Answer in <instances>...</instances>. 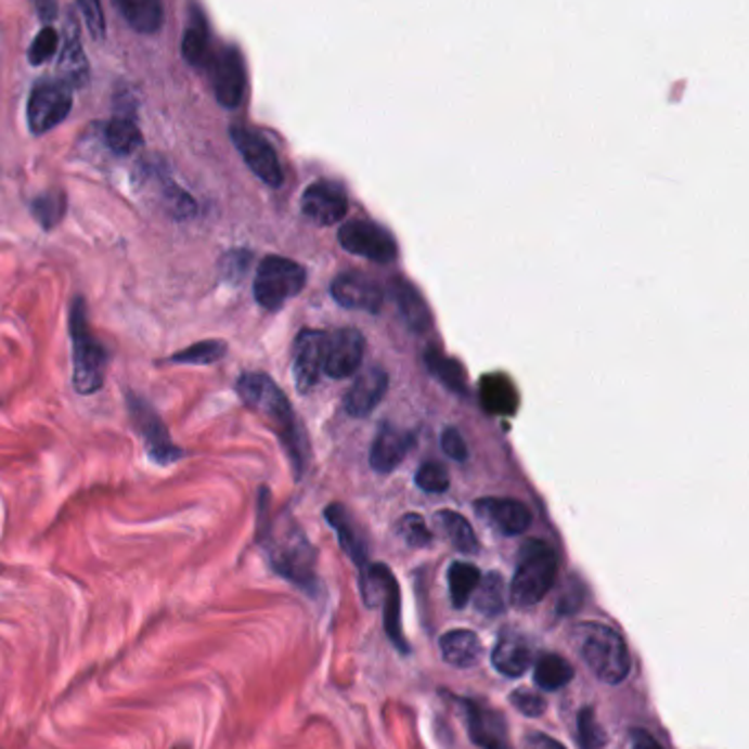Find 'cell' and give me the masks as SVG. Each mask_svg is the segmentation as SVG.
<instances>
[{
	"instance_id": "4fadbf2b",
	"label": "cell",
	"mask_w": 749,
	"mask_h": 749,
	"mask_svg": "<svg viewBox=\"0 0 749 749\" xmlns=\"http://www.w3.org/2000/svg\"><path fill=\"white\" fill-rule=\"evenodd\" d=\"M270 557L274 568L285 574L289 581L309 587L313 583V548L298 530L283 532V538L272 544Z\"/></svg>"
},
{
	"instance_id": "d6a6232c",
	"label": "cell",
	"mask_w": 749,
	"mask_h": 749,
	"mask_svg": "<svg viewBox=\"0 0 749 749\" xmlns=\"http://www.w3.org/2000/svg\"><path fill=\"white\" fill-rule=\"evenodd\" d=\"M182 55L191 66H206L210 60L208 51V27L202 14H193L184 38H182Z\"/></svg>"
},
{
	"instance_id": "f1b7e54d",
	"label": "cell",
	"mask_w": 749,
	"mask_h": 749,
	"mask_svg": "<svg viewBox=\"0 0 749 749\" xmlns=\"http://www.w3.org/2000/svg\"><path fill=\"white\" fill-rule=\"evenodd\" d=\"M572 677H574L572 664L557 654H544L538 662H534V684L544 690H559L568 686Z\"/></svg>"
},
{
	"instance_id": "7402d4cb",
	"label": "cell",
	"mask_w": 749,
	"mask_h": 749,
	"mask_svg": "<svg viewBox=\"0 0 749 749\" xmlns=\"http://www.w3.org/2000/svg\"><path fill=\"white\" fill-rule=\"evenodd\" d=\"M480 654V637L469 629H454L441 637V656L454 669H472Z\"/></svg>"
},
{
	"instance_id": "9a60e30c",
	"label": "cell",
	"mask_w": 749,
	"mask_h": 749,
	"mask_svg": "<svg viewBox=\"0 0 749 749\" xmlns=\"http://www.w3.org/2000/svg\"><path fill=\"white\" fill-rule=\"evenodd\" d=\"M325 343L327 334L323 332L305 330L298 334L294 345V382L300 392H309L325 371Z\"/></svg>"
},
{
	"instance_id": "8d00e7d4",
	"label": "cell",
	"mask_w": 749,
	"mask_h": 749,
	"mask_svg": "<svg viewBox=\"0 0 749 749\" xmlns=\"http://www.w3.org/2000/svg\"><path fill=\"white\" fill-rule=\"evenodd\" d=\"M397 530H399V534H401V540H403L408 546H412V548H423V546H427V544L432 542L430 530H427L423 517L416 515V513L403 515V517L399 519V524H397Z\"/></svg>"
},
{
	"instance_id": "d590c367",
	"label": "cell",
	"mask_w": 749,
	"mask_h": 749,
	"mask_svg": "<svg viewBox=\"0 0 749 749\" xmlns=\"http://www.w3.org/2000/svg\"><path fill=\"white\" fill-rule=\"evenodd\" d=\"M227 353V345L220 340H204L197 345H191L184 351H178L169 358L173 364H212L222 360Z\"/></svg>"
},
{
	"instance_id": "8992f818",
	"label": "cell",
	"mask_w": 749,
	"mask_h": 749,
	"mask_svg": "<svg viewBox=\"0 0 749 749\" xmlns=\"http://www.w3.org/2000/svg\"><path fill=\"white\" fill-rule=\"evenodd\" d=\"M305 281L307 272L300 263L285 257H266L255 276V298L266 309H279L305 287Z\"/></svg>"
},
{
	"instance_id": "b9f144b4",
	"label": "cell",
	"mask_w": 749,
	"mask_h": 749,
	"mask_svg": "<svg viewBox=\"0 0 749 749\" xmlns=\"http://www.w3.org/2000/svg\"><path fill=\"white\" fill-rule=\"evenodd\" d=\"M77 5L86 18V25L92 38L101 40L105 36V16H103L101 0H77Z\"/></svg>"
},
{
	"instance_id": "5bb4252c",
	"label": "cell",
	"mask_w": 749,
	"mask_h": 749,
	"mask_svg": "<svg viewBox=\"0 0 749 749\" xmlns=\"http://www.w3.org/2000/svg\"><path fill=\"white\" fill-rule=\"evenodd\" d=\"M300 208L311 222L320 227H332L347 216L349 199L340 184L332 180H318L305 189Z\"/></svg>"
},
{
	"instance_id": "9c48e42d",
	"label": "cell",
	"mask_w": 749,
	"mask_h": 749,
	"mask_svg": "<svg viewBox=\"0 0 749 749\" xmlns=\"http://www.w3.org/2000/svg\"><path fill=\"white\" fill-rule=\"evenodd\" d=\"M208 73L216 99L224 108H237L246 94V64L235 47H224L218 55H210Z\"/></svg>"
},
{
	"instance_id": "83f0119b",
	"label": "cell",
	"mask_w": 749,
	"mask_h": 749,
	"mask_svg": "<svg viewBox=\"0 0 749 749\" xmlns=\"http://www.w3.org/2000/svg\"><path fill=\"white\" fill-rule=\"evenodd\" d=\"M66 210H68V199L64 191L60 189L40 193L31 199V216L40 224L42 231L57 229L66 218Z\"/></svg>"
},
{
	"instance_id": "836d02e7",
	"label": "cell",
	"mask_w": 749,
	"mask_h": 749,
	"mask_svg": "<svg viewBox=\"0 0 749 749\" xmlns=\"http://www.w3.org/2000/svg\"><path fill=\"white\" fill-rule=\"evenodd\" d=\"M474 603L476 609L489 618L498 616L504 611V603H506V594H504V581L500 574L489 572L487 577L480 579V585L474 594Z\"/></svg>"
},
{
	"instance_id": "cb8c5ba5",
	"label": "cell",
	"mask_w": 749,
	"mask_h": 749,
	"mask_svg": "<svg viewBox=\"0 0 749 749\" xmlns=\"http://www.w3.org/2000/svg\"><path fill=\"white\" fill-rule=\"evenodd\" d=\"M392 298L399 307V313L403 315L405 320V325L412 330V332H425V330H430V309H427L423 296L414 289V285H410L408 281L403 279H395L392 281Z\"/></svg>"
},
{
	"instance_id": "277c9868",
	"label": "cell",
	"mask_w": 749,
	"mask_h": 749,
	"mask_svg": "<svg viewBox=\"0 0 749 749\" xmlns=\"http://www.w3.org/2000/svg\"><path fill=\"white\" fill-rule=\"evenodd\" d=\"M237 390H240V397L244 399V403L250 410L259 412L274 427L279 437L289 445L294 461L300 463V456L296 452V445H298L296 421H294L289 401L285 399L281 388L270 377H266L263 373H246L240 379Z\"/></svg>"
},
{
	"instance_id": "ab89813d",
	"label": "cell",
	"mask_w": 749,
	"mask_h": 749,
	"mask_svg": "<svg viewBox=\"0 0 749 749\" xmlns=\"http://www.w3.org/2000/svg\"><path fill=\"white\" fill-rule=\"evenodd\" d=\"M57 44H60L57 34H55L51 27H44V29L38 34V38L34 40L31 49H29V62H31L34 66L44 64L47 60L53 57V53L57 51Z\"/></svg>"
},
{
	"instance_id": "2e32d148",
	"label": "cell",
	"mask_w": 749,
	"mask_h": 749,
	"mask_svg": "<svg viewBox=\"0 0 749 749\" xmlns=\"http://www.w3.org/2000/svg\"><path fill=\"white\" fill-rule=\"evenodd\" d=\"M364 358V338L356 330H340L327 336L325 343V373L334 379L356 375Z\"/></svg>"
},
{
	"instance_id": "4dcf8cb0",
	"label": "cell",
	"mask_w": 749,
	"mask_h": 749,
	"mask_svg": "<svg viewBox=\"0 0 749 749\" xmlns=\"http://www.w3.org/2000/svg\"><path fill=\"white\" fill-rule=\"evenodd\" d=\"M480 570L472 564L465 561H456L452 564L450 572H448V581H450V596H452V605L456 609H463L469 598L476 594L478 585H480Z\"/></svg>"
},
{
	"instance_id": "5b68a950",
	"label": "cell",
	"mask_w": 749,
	"mask_h": 749,
	"mask_svg": "<svg viewBox=\"0 0 749 749\" xmlns=\"http://www.w3.org/2000/svg\"><path fill=\"white\" fill-rule=\"evenodd\" d=\"M360 587L369 607H384V627L390 642L401 654H408L410 647L401 627V596L392 572L382 564H369L364 570H360Z\"/></svg>"
},
{
	"instance_id": "3957f363",
	"label": "cell",
	"mask_w": 749,
	"mask_h": 749,
	"mask_svg": "<svg viewBox=\"0 0 749 749\" xmlns=\"http://www.w3.org/2000/svg\"><path fill=\"white\" fill-rule=\"evenodd\" d=\"M557 570V553L542 540H528L517 557V568L511 583V601L517 607L538 605L555 585Z\"/></svg>"
},
{
	"instance_id": "f35d334b",
	"label": "cell",
	"mask_w": 749,
	"mask_h": 749,
	"mask_svg": "<svg viewBox=\"0 0 749 749\" xmlns=\"http://www.w3.org/2000/svg\"><path fill=\"white\" fill-rule=\"evenodd\" d=\"M416 485L427 493H443L450 487V478L441 465L423 463L416 472Z\"/></svg>"
},
{
	"instance_id": "f6af8a7d",
	"label": "cell",
	"mask_w": 749,
	"mask_h": 749,
	"mask_svg": "<svg viewBox=\"0 0 749 749\" xmlns=\"http://www.w3.org/2000/svg\"><path fill=\"white\" fill-rule=\"evenodd\" d=\"M631 749H664V747L649 732L635 729L631 734Z\"/></svg>"
},
{
	"instance_id": "7c38bea8",
	"label": "cell",
	"mask_w": 749,
	"mask_h": 749,
	"mask_svg": "<svg viewBox=\"0 0 749 749\" xmlns=\"http://www.w3.org/2000/svg\"><path fill=\"white\" fill-rule=\"evenodd\" d=\"M231 139L235 147L240 150L244 163L250 167V171L261 178L270 186H281L283 182V167L274 152V147L255 130L246 126H233Z\"/></svg>"
},
{
	"instance_id": "f546056e",
	"label": "cell",
	"mask_w": 749,
	"mask_h": 749,
	"mask_svg": "<svg viewBox=\"0 0 749 749\" xmlns=\"http://www.w3.org/2000/svg\"><path fill=\"white\" fill-rule=\"evenodd\" d=\"M105 145L117 156H130L143 145V134L139 126L128 117H115L105 126Z\"/></svg>"
},
{
	"instance_id": "8fae6325",
	"label": "cell",
	"mask_w": 749,
	"mask_h": 749,
	"mask_svg": "<svg viewBox=\"0 0 749 749\" xmlns=\"http://www.w3.org/2000/svg\"><path fill=\"white\" fill-rule=\"evenodd\" d=\"M467 719V732L480 749H513L508 725L500 710L482 699H461Z\"/></svg>"
},
{
	"instance_id": "bcb514c9",
	"label": "cell",
	"mask_w": 749,
	"mask_h": 749,
	"mask_svg": "<svg viewBox=\"0 0 749 749\" xmlns=\"http://www.w3.org/2000/svg\"><path fill=\"white\" fill-rule=\"evenodd\" d=\"M36 5L42 14V18H55V5H53V0H36Z\"/></svg>"
},
{
	"instance_id": "ba28073f",
	"label": "cell",
	"mask_w": 749,
	"mask_h": 749,
	"mask_svg": "<svg viewBox=\"0 0 749 749\" xmlns=\"http://www.w3.org/2000/svg\"><path fill=\"white\" fill-rule=\"evenodd\" d=\"M128 410H130L137 432L143 437L147 454L154 463L171 465L182 456V450L176 448V443L171 441L167 432V425L143 397L128 392Z\"/></svg>"
},
{
	"instance_id": "d6986e66",
	"label": "cell",
	"mask_w": 749,
	"mask_h": 749,
	"mask_svg": "<svg viewBox=\"0 0 749 749\" xmlns=\"http://www.w3.org/2000/svg\"><path fill=\"white\" fill-rule=\"evenodd\" d=\"M491 662L493 669L504 677H521L532 664V649L528 645V640L513 631L502 633L491 654Z\"/></svg>"
},
{
	"instance_id": "44dd1931",
	"label": "cell",
	"mask_w": 749,
	"mask_h": 749,
	"mask_svg": "<svg viewBox=\"0 0 749 749\" xmlns=\"http://www.w3.org/2000/svg\"><path fill=\"white\" fill-rule=\"evenodd\" d=\"M410 448H412L410 435L395 430V427L390 425H384L371 448V467L379 474H390L392 469L399 467V463L405 459Z\"/></svg>"
},
{
	"instance_id": "7a4b0ae2",
	"label": "cell",
	"mask_w": 749,
	"mask_h": 749,
	"mask_svg": "<svg viewBox=\"0 0 749 749\" xmlns=\"http://www.w3.org/2000/svg\"><path fill=\"white\" fill-rule=\"evenodd\" d=\"M579 654L587 669L605 684H620L631 673V656L622 635L601 622H585L577 631Z\"/></svg>"
},
{
	"instance_id": "30bf717a",
	"label": "cell",
	"mask_w": 749,
	"mask_h": 749,
	"mask_svg": "<svg viewBox=\"0 0 749 749\" xmlns=\"http://www.w3.org/2000/svg\"><path fill=\"white\" fill-rule=\"evenodd\" d=\"M340 246L351 255L371 259L375 263H390L397 257V244L392 235L373 222H349L340 229Z\"/></svg>"
},
{
	"instance_id": "e0dca14e",
	"label": "cell",
	"mask_w": 749,
	"mask_h": 749,
	"mask_svg": "<svg viewBox=\"0 0 749 749\" xmlns=\"http://www.w3.org/2000/svg\"><path fill=\"white\" fill-rule=\"evenodd\" d=\"M332 296L347 309L379 311L384 305V289L366 274L345 272L332 283Z\"/></svg>"
},
{
	"instance_id": "d4e9b609",
	"label": "cell",
	"mask_w": 749,
	"mask_h": 749,
	"mask_svg": "<svg viewBox=\"0 0 749 749\" xmlns=\"http://www.w3.org/2000/svg\"><path fill=\"white\" fill-rule=\"evenodd\" d=\"M115 5L139 34H156L163 27L165 12L160 0H115Z\"/></svg>"
},
{
	"instance_id": "ffe728a7",
	"label": "cell",
	"mask_w": 749,
	"mask_h": 749,
	"mask_svg": "<svg viewBox=\"0 0 749 749\" xmlns=\"http://www.w3.org/2000/svg\"><path fill=\"white\" fill-rule=\"evenodd\" d=\"M476 508L493 528H498L504 534H519L528 530L530 519H532L528 506L517 500L487 498V500H480Z\"/></svg>"
},
{
	"instance_id": "52a82bcc",
	"label": "cell",
	"mask_w": 749,
	"mask_h": 749,
	"mask_svg": "<svg viewBox=\"0 0 749 749\" xmlns=\"http://www.w3.org/2000/svg\"><path fill=\"white\" fill-rule=\"evenodd\" d=\"M73 111L70 88L62 81H42L34 88L27 105L29 130L36 137H42L57 128Z\"/></svg>"
},
{
	"instance_id": "7bdbcfd3",
	"label": "cell",
	"mask_w": 749,
	"mask_h": 749,
	"mask_svg": "<svg viewBox=\"0 0 749 749\" xmlns=\"http://www.w3.org/2000/svg\"><path fill=\"white\" fill-rule=\"evenodd\" d=\"M441 445L445 450V454L459 463L467 461V445H465V439L459 430H454V427H448V430L443 432L441 437Z\"/></svg>"
},
{
	"instance_id": "74e56055",
	"label": "cell",
	"mask_w": 749,
	"mask_h": 749,
	"mask_svg": "<svg viewBox=\"0 0 749 749\" xmlns=\"http://www.w3.org/2000/svg\"><path fill=\"white\" fill-rule=\"evenodd\" d=\"M577 729H579V745H581V749H601L607 742L605 729L596 721V714H594L592 708H583L579 712Z\"/></svg>"
},
{
	"instance_id": "60d3db41",
	"label": "cell",
	"mask_w": 749,
	"mask_h": 749,
	"mask_svg": "<svg viewBox=\"0 0 749 749\" xmlns=\"http://www.w3.org/2000/svg\"><path fill=\"white\" fill-rule=\"evenodd\" d=\"M511 703L524 714V716H542L546 712V699L538 693L526 690V688H517L515 693H511Z\"/></svg>"
},
{
	"instance_id": "603a6c76",
	"label": "cell",
	"mask_w": 749,
	"mask_h": 749,
	"mask_svg": "<svg viewBox=\"0 0 749 749\" xmlns=\"http://www.w3.org/2000/svg\"><path fill=\"white\" fill-rule=\"evenodd\" d=\"M327 521L334 526L336 534H338V542L345 548V553L353 559V564L362 570L369 566V557H366V546L362 542V534L358 532L356 521L351 519L349 511L340 504H332L327 511Z\"/></svg>"
},
{
	"instance_id": "e575fe53",
	"label": "cell",
	"mask_w": 749,
	"mask_h": 749,
	"mask_svg": "<svg viewBox=\"0 0 749 749\" xmlns=\"http://www.w3.org/2000/svg\"><path fill=\"white\" fill-rule=\"evenodd\" d=\"M425 366L454 392H461V395L465 392V371L456 360L443 356L437 349H430V351H425Z\"/></svg>"
},
{
	"instance_id": "484cf974",
	"label": "cell",
	"mask_w": 749,
	"mask_h": 749,
	"mask_svg": "<svg viewBox=\"0 0 749 749\" xmlns=\"http://www.w3.org/2000/svg\"><path fill=\"white\" fill-rule=\"evenodd\" d=\"M480 401L489 414H513L517 390L504 375H487L480 382Z\"/></svg>"
},
{
	"instance_id": "1f68e13d",
	"label": "cell",
	"mask_w": 749,
	"mask_h": 749,
	"mask_svg": "<svg viewBox=\"0 0 749 749\" xmlns=\"http://www.w3.org/2000/svg\"><path fill=\"white\" fill-rule=\"evenodd\" d=\"M437 524L441 526V530L448 534V540L461 551V553H476L478 551V540H476V532L472 528V524L454 513V511H439L437 513Z\"/></svg>"
},
{
	"instance_id": "4316f807",
	"label": "cell",
	"mask_w": 749,
	"mask_h": 749,
	"mask_svg": "<svg viewBox=\"0 0 749 749\" xmlns=\"http://www.w3.org/2000/svg\"><path fill=\"white\" fill-rule=\"evenodd\" d=\"M60 77H62V83H66L68 88H81L88 83V60L81 51V44H79V36L77 31L73 29L70 36L66 38V44H64V51L60 55Z\"/></svg>"
},
{
	"instance_id": "6da1fadb",
	"label": "cell",
	"mask_w": 749,
	"mask_h": 749,
	"mask_svg": "<svg viewBox=\"0 0 749 749\" xmlns=\"http://www.w3.org/2000/svg\"><path fill=\"white\" fill-rule=\"evenodd\" d=\"M68 336L73 349V388L81 397H90L105 386L108 377V349L92 334L88 305L83 296H75L68 309Z\"/></svg>"
},
{
	"instance_id": "ac0fdd59",
	"label": "cell",
	"mask_w": 749,
	"mask_h": 749,
	"mask_svg": "<svg viewBox=\"0 0 749 749\" xmlns=\"http://www.w3.org/2000/svg\"><path fill=\"white\" fill-rule=\"evenodd\" d=\"M388 390V375L379 366H371L358 375L345 397V410L351 416H366L384 399Z\"/></svg>"
},
{
	"instance_id": "ee69618b",
	"label": "cell",
	"mask_w": 749,
	"mask_h": 749,
	"mask_svg": "<svg viewBox=\"0 0 749 749\" xmlns=\"http://www.w3.org/2000/svg\"><path fill=\"white\" fill-rule=\"evenodd\" d=\"M524 749H566L559 740L551 738L548 734L532 732L524 738Z\"/></svg>"
}]
</instances>
